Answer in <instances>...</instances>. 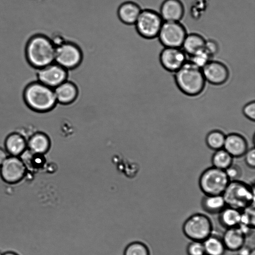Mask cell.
<instances>
[{"label": "cell", "instance_id": "6da1fadb", "mask_svg": "<svg viewBox=\"0 0 255 255\" xmlns=\"http://www.w3.org/2000/svg\"><path fill=\"white\" fill-rule=\"evenodd\" d=\"M174 78L179 90L190 97L199 95L205 87L206 81L201 68L189 61L174 72Z\"/></svg>", "mask_w": 255, "mask_h": 255}, {"label": "cell", "instance_id": "7a4b0ae2", "mask_svg": "<svg viewBox=\"0 0 255 255\" xmlns=\"http://www.w3.org/2000/svg\"><path fill=\"white\" fill-rule=\"evenodd\" d=\"M55 47L47 37L38 35L32 37L26 48V54L29 63L41 68L54 63Z\"/></svg>", "mask_w": 255, "mask_h": 255}, {"label": "cell", "instance_id": "3957f363", "mask_svg": "<svg viewBox=\"0 0 255 255\" xmlns=\"http://www.w3.org/2000/svg\"><path fill=\"white\" fill-rule=\"evenodd\" d=\"M222 196L226 206L243 210L255 205V185L239 180L230 181Z\"/></svg>", "mask_w": 255, "mask_h": 255}, {"label": "cell", "instance_id": "277c9868", "mask_svg": "<svg viewBox=\"0 0 255 255\" xmlns=\"http://www.w3.org/2000/svg\"><path fill=\"white\" fill-rule=\"evenodd\" d=\"M24 97L28 107L39 112L50 111L57 103L53 89L39 82L28 85L25 90Z\"/></svg>", "mask_w": 255, "mask_h": 255}, {"label": "cell", "instance_id": "5b68a950", "mask_svg": "<svg viewBox=\"0 0 255 255\" xmlns=\"http://www.w3.org/2000/svg\"><path fill=\"white\" fill-rule=\"evenodd\" d=\"M230 180L224 170L213 166L205 170L199 179V185L205 195H222Z\"/></svg>", "mask_w": 255, "mask_h": 255}, {"label": "cell", "instance_id": "8992f818", "mask_svg": "<svg viewBox=\"0 0 255 255\" xmlns=\"http://www.w3.org/2000/svg\"><path fill=\"white\" fill-rule=\"evenodd\" d=\"M212 223L210 218L202 213H195L184 222L182 231L184 235L192 241L203 242L212 232Z\"/></svg>", "mask_w": 255, "mask_h": 255}, {"label": "cell", "instance_id": "52a82bcc", "mask_svg": "<svg viewBox=\"0 0 255 255\" xmlns=\"http://www.w3.org/2000/svg\"><path fill=\"white\" fill-rule=\"evenodd\" d=\"M163 20L158 12L151 8L141 10L134 25L143 38L153 40L158 36Z\"/></svg>", "mask_w": 255, "mask_h": 255}, {"label": "cell", "instance_id": "ba28073f", "mask_svg": "<svg viewBox=\"0 0 255 255\" xmlns=\"http://www.w3.org/2000/svg\"><path fill=\"white\" fill-rule=\"evenodd\" d=\"M187 34L180 21H163L157 37L164 47L181 48Z\"/></svg>", "mask_w": 255, "mask_h": 255}, {"label": "cell", "instance_id": "9c48e42d", "mask_svg": "<svg viewBox=\"0 0 255 255\" xmlns=\"http://www.w3.org/2000/svg\"><path fill=\"white\" fill-rule=\"evenodd\" d=\"M81 57L80 50L72 43L66 42L55 47L54 62L65 69L77 66Z\"/></svg>", "mask_w": 255, "mask_h": 255}, {"label": "cell", "instance_id": "30bf717a", "mask_svg": "<svg viewBox=\"0 0 255 255\" xmlns=\"http://www.w3.org/2000/svg\"><path fill=\"white\" fill-rule=\"evenodd\" d=\"M26 170L24 162L18 156L9 155L0 166L1 176L8 183H15L21 180Z\"/></svg>", "mask_w": 255, "mask_h": 255}, {"label": "cell", "instance_id": "8fae6325", "mask_svg": "<svg viewBox=\"0 0 255 255\" xmlns=\"http://www.w3.org/2000/svg\"><path fill=\"white\" fill-rule=\"evenodd\" d=\"M206 82L214 85H221L228 80L230 72L223 63L210 60L201 68Z\"/></svg>", "mask_w": 255, "mask_h": 255}, {"label": "cell", "instance_id": "7c38bea8", "mask_svg": "<svg viewBox=\"0 0 255 255\" xmlns=\"http://www.w3.org/2000/svg\"><path fill=\"white\" fill-rule=\"evenodd\" d=\"M159 59L164 69L174 73L187 61L186 54L178 47H164L159 54Z\"/></svg>", "mask_w": 255, "mask_h": 255}, {"label": "cell", "instance_id": "4fadbf2b", "mask_svg": "<svg viewBox=\"0 0 255 255\" xmlns=\"http://www.w3.org/2000/svg\"><path fill=\"white\" fill-rule=\"evenodd\" d=\"M66 69L54 62L38 71V82L52 89L66 81Z\"/></svg>", "mask_w": 255, "mask_h": 255}, {"label": "cell", "instance_id": "5bb4252c", "mask_svg": "<svg viewBox=\"0 0 255 255\" xmlns=\"http://www.w3.org/2000/svg\"><path fill=\"white\" fill-rule=\"evenodd\" d=\"M184 11L180 0H164L160 5L159 13L163 21H180Z\"/></svg>", "mask_w": 255, "mask_h": 255}, {"label": "cell", "instance_id": "9a60e30c", "mask_svg": "<svg viewBox=\"0 0 255 255\" xmlns=\"http://www.w3.org/2000/svg\"><path fill=\"white\" fill-rule=\"evenodd\" d=\"M223 148L233 158L245 155L248 149V142L245 137L237 133H231L226 135Z\"/></svg>", "mask_w": 255, "mask_h": 255}, {"label": "cell", "instance_id": "2e32d148", "mask_svg": "<svg viewBox=\"0 0 255 255\" xmlns=\"http://www.w3.org/2000/svg\"><path fill=\"white\" fill-rule=\"evenodd\" d=\"M246 237L237 226L227 228L222 239L226 249L231 251H237L244 245Z\"/></svg>", "mask_w": 255, "mask_h": 255}, {"label": "cell", "instance_id": "e0dca14e", "mask_svg": "<svg viewBox=\"0 0 255 255\" xmlns=\"http://www.w3.org/2000/svg\"><path fill=\"white\" fill-rule=\"evenodd\" d=\"M53 91L57 102L63 105L73 102L77 95L76 86L66 80L53 88Z\"/></svg>", "mask_w": 255, "mask_h": 255}, {"label": "cell", "instance_id": "ac0fdd59", "mask_svg": "<svg viewBox=\"0 0 255 255\" xmlns=\"http://www.w3.org/2000/svg\"><path fill=\"white\" fill-rule=\"evenodd\" d=\"M4 147L9 155L19 156L27 148V140L19 133H11L5 140Z\"/></svg>", "mask_w": 255, "mask_h": 255}, {"label": "cell", "instance_id": "d6986e66", "mask_svg": "<svg viewBox=\"0 0 255 255\" xmlns=\"http://www.w3.org/2000/svg\"><path fill=\"white\" fill-rule=\"evenodd\" d=\"M142 9L137 3L132 1H127L119 7L118 14L119 17L123 22L127 24H134Z\"/></svg>", "mask_w": 255, "mask_h": 255}, {"label": "cell", "instance_id": "ffe728a7", "mask_svg": "<svg viewBox=\"0 0 255 255\" xmlns=\"http://www.w3.org/2000/svg\"><path fill=\"white\" fill-rule=\"evenodd\" d=\"M50 141L44 133L37 132L32 134L27 141V148L35 154H42L49 149Z\"/></svg>", "mask_w": 255, "mask_h": 255}, {"label": "cell", "instance_id": "44dd1931", "mask_svg": "<svg viewBox=\"0 0 255 255\" xmlns=\"http://www.w3.org/2000/svg\"><path fill=\"white\" fill-rule=\"evenodd\" d=\"M201 204L205 212L212 214H219L226 206L222 195H205Z\"/></svg>", "mask_w": 255, "mask_h": 255}, {"label": "cell", "instance_id": "7402d4cb", "mask_svg": "<svg viewBox=\"0 0 255 255\" xmlns=\"http://www.w3.org/2000/svg\"><path fill=\"white\" fill-rule=\"evenodd\" d=\"M219 214L220 224L226 228L237 227L240 223L241 212L240 210L227 206Z\"/></svg>", "mask_w": 255, "mask_h": 255}, {"label": "cell", "instance_id": "603a6c76", "mask_svg": "<svg viewBox=\"0 0 255 255\" xmlns=\"http://www.w3.org/2000/svg\"><path fill=\"white\" fill-rule=\"evenodd\" d=\"M205 39L200 34L192 33L186 35L181 47L184 52L190 56L204 48Z\"/></svg>", "mask_w": 255, "mask_h": 255}, {"label": "cell", "instance_id": "cb8c5ba5", "mask_svg": "<svg viewBox=\"0 0 255 255\" xmlns=\"http://www.w3.org/2000/svg\"><path fill=\"white\" fill-rule=\"evenodd\" d=\"M202 242L205 255H223L224 254L226 248L222 238L212 234Z\"/></svg>", "mask_w": 255, "mask_h": 255}, {"label": "cell", "instance_id": "d4e9b609", "mask_svg": "<svg viewBox=\"0 0 255 255\" xmlns=\"http://www.w3.org/2000/svg\"><path fill=\"white\" fill-rule=\"evenodd\" d=\"M233 157L224 148L215 150L212 157L213 166L225 170L232 163Z\"/></svg>", "mask_w": 255, "mask_h": 255}, {"label": "cell", "instance_id": "484cf974", "mask_svg": "<svg viewBox=\"0 0 255 255\" xmlns=\"http://www.w3.org/2000/svg\"><path fill=\"white\" fill-rule=\"evenodd\" d=\"M226 135L220 130L210 131L206 135V143L210 149L217 150L223 148Z\"/></svg>", "mask_w": 255, "mask_h": 255}, {"label": "cell", "instance_id": "4316f807", "mask_svg": "<svg viewBox=\"0 0 255 255\" xmlns=\"http://www.w3.org/2000/svg\"><path fill=\"white\" fill-rule=\"evenodd\" d=\"M190 57L189 61L200 68H203L211 58L204 48L190 55Z\"/></svg>", "mask_w": 255, "mask_h": 255}, {"label": "cell", "instance_id": "83f0119b", "mask_svg": "<svg viewBox=\"0 0 255 255\" xmlns=\"http://www.w3.org/2000/svg\"><path fill=\"white\" fill-rule=\"evenodd\" d=\"M125 255H150L148 247L141 242H133L127 246Z\"/></svg>", "mask_w": 255, "mask_h": 255}, {"label": "cell", "instance_id": "f1b7e54d", "mask_svg": "<svg viewBox=\"0 0 255 255\" xmlns=\"http://www.w3.org/2000/svg\"><path fill=\"white\" fill-rule=\"evenodd\" d=\"M186 252L188 255H205L203 242L198 241H192L187 247Z\"/></svg>", "mask_w": 255, "mask_h": 255}, {"label": "cell", "instance_id": "f546056e", "mask_svg": "<svg viewBox=\"0 0 255 255\" xmlns=\"http://www.w3.org/2000/svg\"><path fill=\"white\" fill-rule=\"evenodd\" d=\"M225 171L230 181L239 180L242 175V170L237 164L232 163Z\"/></svg>", "mask_w": 255, "mask_h": 255}, {"label": "cell", "instance_id": "4dcf8cb0", "mask_svg": "<svg viewBox=\"0 0 255 255\" xmlns=\"http://www.w3.org/2000/svg\"><path fill=\"white\" fill-rule=\"evenodd\" d=\"M204 48L212 57L218 53L219 46L216 41L214 39H209L205 40Z\"/></svg>", "mask_w": 255, "mask_h": 255}, {"label": "cell", "instance_id": "1f68e13d", "mask_svg": "<svg viewBox=\"0 0 255 255\" xmlns=\"http://www.w3.org/2000/svg\"><path fill=\"white\" fill-rule=\"evenodd\" d=\"M244 115L249 120L255 121V102L254 101L246 104L242 110Z\"/></svg>", "mask_w": 255, "mask_h": 255}, {"label": "cell", "instance_id": "d6a6232c", "mask_svg": "<svg viewBox=\"0 0 255 255\" xmlns=\"http://www.w3.org/2000/svg\"><path fill=\"white\" fill-rule=\"evenodd\" d=\"M245 160L246 164L251 168L255 167V149L252 147L248 149L245 154Z\"/></svg>", "mask_w": 255, "mask_h": 255}, {"label": "cell", "instance_id": "836d02e7", "mask_svg": "<svg viewBox=\"0 0 255 255\" xmlns=\"http://www.w3.org/2000/svg\"><path fill=\"white\" fill-rule=\"evenodd\" d=\"M251 250L252 249L244 245L237 251L238 255H249Z\"/></svg>", "mask_w": 255, "mask_h": 255}, {"label": "cell", "instance_id": "e575fe53", "mask_svg": "<svg viewBox=\"0 0 255 255\" xmlns=\"http://www.w3.org/2000/svg\"><path fill=\"white\" fill-rule=\"evenodd\" d=\"M9 155L4 149L0 147V166Z\"/></svg>", "mask_w": 255, "mask_h": 255}, {"label": "cell", "instance_id": "d590c367", "mask_svg": "<svg viewBox=\"0 0 255 255\" xmlns=\"http://www.w3.org/2000/svg\"><path fill=\"white\" fill-rule=\"evenodd\" d=\"M2 255H18L17 254H16L15 253L8 251V252H6L3 253Z\"/></svg>", "mask_w": 255, "mask_h": 255}, {"label": "cell", "instance_id": "8d00e7d4", "mask_svg": "<svg viewBox=\"0 0 255 255\" xmlns=\"http://www.w3.org/2000/svg\"><path fill=\"white\" fill-rule=\"evenodd\" d=\"M249 255H255V250L252 249Z\"/></svg>", "mask_w": 255, "mask_h": 255}, {"label": "cell", "instance_id": "74e56055", "mask_svg": "<svg viewBox=\"0 0 255 255\" xmlns=\"http://www.w3.org/2000/svg\"><path fill=\"white\" fill-rule=\"evenodd\" d=\"M2 254L0 252V255H2Z\"/></svg>", "mask_w": 255, "mask_h": 255}]
</instances>
